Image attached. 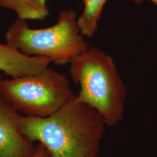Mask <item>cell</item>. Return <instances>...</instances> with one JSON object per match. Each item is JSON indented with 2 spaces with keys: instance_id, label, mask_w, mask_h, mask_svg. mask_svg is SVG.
<instances>
[{
  "instance_id": "11",
  "label": "cell",
  "mask_w": 157,
  "mask_h": 157,
  "mask_svg": "<svg viewBox=\"0 0 157 157\" xmlns=\"http://www.w3.org/2000/svg\"><path fill=\"white\" fill-rule=\"evenodd\" d=\"M88 157H98V156H88Z\"/></svg>"
},
{
  "instance_id": "4",
  "label": "cell",
  "mask_w": 157,
  "mask_h": 157,
  "mask_svg": "<svg viewBox=\"0 0 157 157\" xmlns=\"http://www.w3.org/2000/svg\"><path fill=\"white\" fill-rule=\"evenodd\" d=\"M0 94L17 112L36 118L50 117L76 95L68 76L50 68L21 77H0Z\"/></svg>"
},
{
  "instance_id": "6",
  "label": "cell",
  "mask_w": 157,
  "mask_h": 157,
  "mask_svg": "<svg viewBox=\"0 0 157 157\" xmlns=\"http://www.w3.org/2000/svg\"><path fill=\"white\" fill-rule=\"evenodd\" d=\"M50 63L48 58L25 56L7 43H0V71L11 78L41 73Z\"/></svg>"
},
{
  "instance_id": "9",
  "label": "cell",
  "mask_w": 157,
  "mask_h": 157,
  "mask_svg": "<svg viewBox=\"0 0 157 157\" xmlns=\"http://www.w3.org/2000/svg\"><path fill=\"white\" fill-rule=\"evenodd\" d=\"M32 157H51L50 153L40 143H36L35 151Z\"/></svg>"
},
{
  "instance_id": "10",
  "label": "cell",
  "mask_w": 157,
  "mask_h": 157,
  "mask_svg": "<svg viewBox=\"0 0 157 157\" xmlns=\"http://www.w3.org/2000/svg\"><path fill=\"white\" fill-rule=\"evenodd\" d=\"M131 1L134 2H136V3H142L144 0H131ZM148 1L151 2H153L154 4L155 5L157 6V0H148Z\"/></svg>"
},
{
  "instance_id": "8",
  "label": "cell",
  "mask_w": 157,
  "mask_h": 157,
  "mask_svg": "<svg viewBox=\"0 0 157 157\" xmlns=\"http://www.w3.org/2000/svg\"><path fill=\"white\" fill-rule=\"evenodd\" d=\"M107 0H83L84 9L77 23L84 36L93 37L98 28L103 9Z\"/></svg>"
},
{
  "instance_id": "1",
  "label": "cell",
  "mask_w": 157,
  "mask_h": 157,
  "mask_svg": "<svg viewBox=\"0 0 157 157\" xmlns=\"http://www.w3.org/2000/svg\"><path fill=\"white\" fill-rule=\"evenodd\" d=\"M19 126L27 140L42 144L51 157L98 156L107 127L102 116L76 95L48 117L21 115Z\"/></svg>"
},
{
  "instance_id": "5",
  "label": "cell",
  "mask_w": 157,
  "mask_h": 157,
  "mask_svg": "<svg viewBox=\"0 0 157 157\" xmlns=\"http://www.w3.org/2000/svg\"><path fill=\"white\" fill-rule=\"evenodd\" d=\"M21 114L0 94V157H32L34 143L23 136Z\"/></svg>"
},
{
  "instance_id": "7",
  "label": "cell",
  "mask_w": 157,
  "mask_h": 157,
  "mask_svg": "<svg viewBox=\"0 0 157 157\" xmlns=\"http://www.w3.org/2000/svg\"><path fill=\"white\" fill-rule=\"evenodd\" d=\"M0 7L14 11L23 21H43L48 17L47 0H0Z\"/></svg>"
},
{
  "instance_id": "3",
  "label": "cell",
  "mask_w": 157,
  "mask_h": 157,
  "mask_svg": "<svg viewBox=\"0 0 157 157\" xmlns=\"http://www.w3.org/2000/svg\"><path fill=\"white\" fill-rule=\"evenodd\" d=\"M72 10L60 12L52 26L35 29L17 18L5 33V42L27 56L48 58L54 64L70 63L90 48Z\"/></svg>"
},
{
  "instance_id": "2",
  "label": "cell",
  "mask_w": 157,
  "mask_h": 157,
  "mask_svg": "<svg viewBox=\"0 0 157 157\" xmlns=\"http://www.w3.org/2000/svg\"><path fill=\"white\" fill-rule=\"evenodd\" d=\"M71 77L79 86L76 98L100 113L108 127L124 118L127 90L112 57L95 47L70 63Z\"/></svg>"
}]
</instances>
